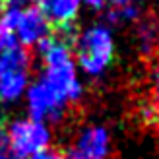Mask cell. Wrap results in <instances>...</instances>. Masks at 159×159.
Here are the masks:
<instances>
[{"label": "cell", "mask_w": 159, "mask_h": 159, "mask_svg": "<svg viewBox=\"0 0 159 159\" xmlns=\"http://www.w3.org/2000/svg\"><path fill=\"white\" fill-rule=\"evenodd\" d=\"M142 116L148 124L159 126V64L155 66L152 76V99L142 109Z\"/></svg>", "instance_id": "30bf717a"}, {"label": "cell", "mask_w": 159, "mask_h": 159, "mask_svg": "<svg viewBox=\"0 0 159 159\" xmlns=\"http://www.w3.org/2000/svg\"><path fill=\"white\" fill-rule=\"evenodd\" d=\"M140 20V8L136 4H128L122 8H109L107 21L109 23H126V21H136Z\"/></svg>", "instance_id": "8fae6325"}, {"label": "cell", "mask_w": 159, "mask_h": 159, "mask_svg": "<svg viewBox=\"0 0 159 159\" xmlns=\"http://www.w3.org/2000/svg\"><path fill=\"white\" fill-rule=\"evenodd\" d=\"M29 64V51L23 45H0V99L14 101L23 93L27 85Z\"/></svg>", "instance_id": "3957f363"}, {"label": "cell", "mask_w": 159, "mask_h": 159, "mask_svg": "<svg viewBox=\"0 0 159 159\" xmlns=\"http://www.w3.org/2000/svg\"><path fill=\"white\" fill-rule=\"evenodd\" d=\"M82 0H39V10L45 14L47 21L51 23V33L62 39L66 45L74 49L78 39L76 18L80 12Z\"/></svg>", "instance_id": "5b68a950"}, {"label": "cell", "mask_w": 159, "mask_h": 159, "mask_svg": "<svg viewBox=\"0 0 159 159\" xmlns=\"http://www.w3.org/2000/svg\"><path fill=\"white\" fill-rule=\"evenodd\" d=\"M84 2H85V4H89L91 8H101L103 4L107 2V0H84Z\"/></svg>", "instance_id": "9a60e30c"}, {"label": "cell", "mask_w": 159, "mask_h": 159, "mask_svg": "<svg viewBox=\"0 0 159 159\" xmlns=\"http://www.w3.org/2000/svg\"><path fill=\"white\" fill-rule=\"evenodd\" d=\"M8 140L10 146L21 159L23 157H33L35 153L49 149L51 144V132L43 122H37L33 118H23L16 120L6 126Z\"/></svg>", "instance_id": "277c9868"}, {"label": "cell", "mask_w": 159, "mask_h": 159, "mask_svg": "<svg viewBox=\"0 0 159 159\" xmlns=\"http://www.w3.org/2000/svg\"><path fill=\"white\" fill-rule=\"evenodd\" d=\"M138 43L142 52H153L159 47V23L155 18H146L138 25Z\"/></svg>", "instance_id": "9c48e42d"}, {"label": "cell", "mask_w": 159, "mask_h": 159, "mask_svg": "<svg viewBox=\"0 0 159 159\" xmlns=\"http://www.w3.org/2000/svg\"><path fill=\"white\" fill-rule=\"evenodd\" d=\"M72 51L76 52V60L85 74L99 76L111 66L115 58V41L109 27L93 25L78 35Z\"/></svg>", "instance_id": "7a4b0ae2"}, {"label": "cell", "mask_w": 159, "mask_h": 159, "mask_svg": "<svg viewBox=\"0 0 159 159\" xmlns=\"http://www.w3.org/2000/svg\"><path fill=\"white\" fill-rule=\"evenodd\" d=\"M37 49L45 62V74L41 80L51 85L66 103L78 101L82 97V84L74 66L72 47L51 33L37 43Z\"/></svg>", "instance_id": "6da1fadb"}, {"label": "cell", "mask_w": 159, "mask_h": 159, "mask_svg": "<svg viewBox=\"0 0 159 159\" xmlns=\"http://www.w3.org/2000/svg\"><path fill=\"white\" fill-rule=\"evenodd\" d=\"M27 105H29L31 118L45 124V120L57 122L64 115V109L68 103L51 85H47L43 80H39L27 91Z\"/></svg>", "instance_id": "8992f818"}, {"label": "cell", "mask_w": 159, "mask_h": 159, "mask_svg": "<svg viewBox=\"0 0 159 159\" xmlns=\"http://www.w3.org/2000/svg\"><path fill=\"white\" fill-rule=\"evenodd\" d=\"M0 159H21L12 149V146H10V140H8V132H6L4 120H0Z\"/></svg>", "instance_id": "7c38bea8"}, {"label": "cell", "mask_w": 159, "mask_h": 159, "mask_svg": "<svg viewBox=\"0 0 159 159\" xmlns=\"http://www.w3.org/2000/svg\"><path fill=\"white\" fill-rule=\"evenodd\" d=\"M111 4V8H122V6H128V4H134V0H107Z\"/></svg>", "instance_id": "5bb4252c"}, {"label": "cell", "mask_w": 159, "mask_h": 159, "mask_svg": "<svg viewBox=\"0 0 159 159\" xmlns=\"http://www.w3.org/2000/svg\"><path fill=\"white\" fill-rule=\"evenodd\" d=\"M51 31H52L51 23L47 21L45 14L37 6H29V8H21L20 10L14 35H16V41L23 45L25 49L29 45H37L45 37H49Z\"/></svg>", "instance_id": "ba28073f"}, {"label": "cell", "mask_w": 159, "mask_h": 159, "mask_svg": "<svg viewBox=\"0 0 159 159\" xmlns=\"http://www.w3.org/2000/svg\"><path fill=\"white\" fill-rule=\"evenodd\" d=\"M31 159H66V155L58 149H43V152L35 153Z\"/></svg>", "instance_id": "4fadbf2b"}, {"label": "cell", "mask_w": 159, "mask_h": 159, "mask_svg": "<svg viewBox=\"0 0 159 159\" xmlns=\"http://www.w3.org/2000/svg\"><path fill=\"white\" fill-rule=\"evenodd\" d=\"M111 134L105 126H87L68 149L66 159H109Z\"/></svg>", "instance_id": "52a82bcc"}]
</instances>
